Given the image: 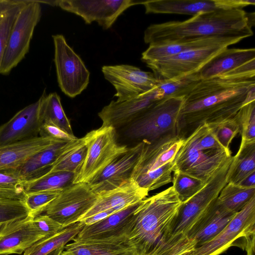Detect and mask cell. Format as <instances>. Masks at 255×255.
Here are the masks:
<instances>
[{"label": "cell", "instance_id": "cell-1", "mask_svg": "<svg viewBox=\"0 0 255 255\" xmlns=\"http://www.w3.org/2000/svg\"><path fill=\"white\" fill-rule=\"evenodd\" d=\"M255 101V59L201 79L184 97L179 126L210 124L235 116Z\"/></svg>", "mask_w": 255, "mask_h": 255}, {"label": "cell", "instance_id": "cell-2", "mask_svg": "<svg viewBox=\"0 0 255 255\" xmlns=\"http://www.w3.org/2000/svg\"><path fill=\"white\" fill-rule=\"evenodd\" d=\"M243 9L218 10L198 14L183 21H171L148 26L143 39L149 45L211 37L244 39L254 33L252 16Z\"/></svg>", "mask_w": 255, "mask_h": 255}, {"label": "cell", "instance_id": "cell-3", "mask_svg": "<svg viewBox=\"0 0 255 255\" xmlns=\"http://www.w3.org/2000/svg\"><path fill=\"white\" fill-rule=\"evenodd\" d=\"M182 204L173 186L141 202L128 237L137 255L156 249Z\"/></svg>", "mask_w": 255, "mask_h": 255}, {"label": "cell", "instance_id": "cell-4", "mask_svg": "<svg viewBox=\"0 0 255 255\" xmlns=\"http://www.w3.org/2000/svg\"><path fill=\"white\" fill-rule=\"evenodd\" d=\"M184 138L176 133L164 135L144 145L131 178L148 191L172 181L173 160Z\"/></svg>", "mask_w": 255, "mask_h": 255}, {"label": "cell", "instance_id": "cell-5", "mask_svg": "<svg viewBox=\"0 0 255 255\" xmlns=\"http://www.w3.org/2000/svg\"><path fill=\"white\" fill-rule=\"evenodd\" d=\"M231 162L217 172L198 193L182 204L161 241L149 255L164 254L182 239L213 205L227 184V174Z\"/></svg>", "mask_w": 255, "mask_h": 255}, {"label": "cell", "instance_id": "cell-6", "mask_svg": "<svg viewBox=\"0 0 255 255\" xmlns=\"http://www.w3.org/2000/svg\"><path fill=\"white\" fill-rule=\"evenodd\" d=\"M184 97H171L148 108L123 128L131 139L149 142L164 135L176 133Z\"/></svg>", "mask_w": 255, "mask_h": 255}, {"label": "cell", "instance_id": "cell-7", "mask_svg": "<svg viewBox=\"0 0 255 255\" xmlns=\"http://www.w3.org/2000/svg\"><path fill=\"white\" fill-rule=\"evenodd\" d=\"M84 137L86 155L75 174L73 184L88 183L128 149L126 145L118 143L116 129L112 127L102 126L88 132Z\"/></svg>", "mask_w": 255, "mask_h": 255}, {"label": "cell", "instance_id": "cell-8", "mask_svg": "<svg viewBox=\"0 0 255 255\" xmlns=\"http://www.w3.org/2000/svg\"><path fill=\"white\" fill-rule=\"evenodd\" d=\"M231 150L223 147L204 149L189 136L184 138L173 160V171H178L207 183L232 161Z\"/></svg>", "mask_w": 255, "mask_h": 255}, {"label": "cell", "instance_id": "cell-9", "mask_svg": "<svg viewBox=\"0 0 255 255\" xmlns=\"http://www.w3.org/2000/svg\"><path fill=\"white\" fill-rule=\"evenodd\" d=\"M40 4L39 0H28L19 13L3 54L0 74H9L28 52L35 27L41 17Z\"/></svg>", "mask_w": 255, "mask_h": 255}, {"label": "cell", "instance_id": "cell-10", "mask_svg": "<svg viewBox=\"0 0 255 255\" xmlns=\"http://www.w3.org/2000/svg\"><path fill=\"white\" fill-rule=\"evenodd\" d=\"M52 38L54 45V61L58 85L66 95L74 98L87 87L90 72L63 35H54Z\"/></svg>", "mask_w": 255, "mask_h": 255}, {"label": "cell", "instance_id": "cell-11", "mask_svg": "<svg viewBox=\"0 0 255 255\" xmlns=\"http://www.w3.org/2000/svg\"><path fill=\"white\" fill-rule=\"evenodd\" d=\"M98 194L86 183H78L62 190L42 214L64 228L80 221L96 203Z\"/></svg>", "mask_w": 255, "mask_h": 255}, {"label": "cell", "instance_id": "cell-12", "mask_svg": "<svg viewBox=\"0 0 255 255\" xmlns=\"http://www.w3.org/2000/svg\"><path fill=\"white\" fill-rule=\"evenodd\" d=\"M255 235V196L237 212L217 236L203 245L181 255H219L239 239Z\"/></svg>", "mask_w": 255, "mask_h": 255}, {"label": "cell", "instance_id": "cell-13", "mask_svg": "<svg viewBox=\"0 0 255 255\" xmlns=\"http://www.w3.org/2000/svg\"><path fill=\"white\" fill-rule=\"evenodd\" d=\"M229 46L222 44L193 49L146 64L159 80L175 79L198 71L209 60Z\"/></svg>", "mask_w": 255, "mask_h": 255}, {"label": "cell", "instance_id": "cell-14", "mask_svg": "<svg viewBox=\"0 0 255 255\" xmlns=\"http://www.w3.org/2000/svg\"><path fill=\"white\" fill-rule=\"evenodd\" d=\"M140 1L132 0H45V3L56 5L81 17L87 24L96 21L104 29L110 28L127 8Z\"/></svg>", "mask_w": 255, "mask_h": 255}, {"label": "cell", "instance_id": "cell-15", "mask_svg": "<svg viewBox=\"0 0 255 255\" xmlns=\"http://www.w3.org/2000/svg\"><path fill=\"white\" fill-rule=\"evenodd\" d=\"M102 71L105 78L114 87L116 101L120 102L135 98L156 87L159 80L153 72L127 64L105 65Z\"/></svg>", "mask_w": 255, "mask_h": 255}, {"label": "cell", "instance_id": "cell-16", "mask_svg": "<svg viewBox=\"0 0 255 255\" xmlns=\"http://www.w3.org/2000/svg\"><path fill=\"white\" fill-rule=\"evenodd\" d=\"M141 201L117 211L99 222L85 225L73 242H128V237L133 224L134 213Z\"/></svg>", "mask_w": 255, "mask_h": 255}, {"label": "cell", "instance_id": "cell-17", "mask_svg": "<svg viewBox=\"0 0 255 255\" xmlns=\"http://www.w3.org/2000/svg\"><path fill=\"white\" fill-rule=\"evenodd\" d=\"M254 0H151L140 1L145 13L190 15L255 5Z\"/></svg>", "mask_w": 255, "mask_h": 255}, {"label": "cell", "instance_id": "cell-18", "mask_svg": "<svg viewBox=\"0 0 255 255\" xmlns=\"http://www.w3.org/2000/svg\"><path fill=\"white\" fill-rule=\"evenodd\" d=\"M144 145L143 141L116 157L98 175L87 184L97 194L116 188L131 178Z\"/></svg>", "mask_w": 255, "mask_h": 255}, {"label": "cell", "instance_id": "cell-19", "mask_svg": "<svg viewBox=\"0 0 255 255\" xmlns=\"http://www.w3.org/2000/svg\"><path fill=\"white\" fill-rule=\"evenodd\" d=\"M40 98L0 126V146L39 136L43 124L40 115Z\"/></svg>", "mask_w": 255, "mask_h": 255}, {"label": "cell", "instance_id": "cell-20", "mask_svg": "<svg viewBox=\"0 0 255 255\" xmlns=\"http://www.w3.org/2000/svg\"><path fill=\"white\" fill-rule=\"evenodd\" d=\"M33 217L3 225L0 228V255H21L39 240L45 238L35 227Z\"/></svg>", "mask_w": 255, "mask_h": 255}, {"label": "cell", "instance_id": "cell-21", "mask_svg": "<svg viewBox=\"0 0 255 255\" xmlns=\"http://www.w3.org/2000/svg\"><path fill=\"white\" fill-rule=\"evenodd\" d=\"M158 102L152 89L132 99L123 101H112L98 113L102 126L116 129L123 128L148 108Z\"/></svg>", "mask_w": 255, "mask_h": 255}, {"label": "cell", "instance_id": "cell-22", "mask_svg": "<svg viewBox=\"0 0 255 255\" xmlns=\"http://www.w3.org/2000/svg\"><path fill=\"white\" fill-rule=\"evenodd\" d=\"M148 190L139 186L130 178L116 188L98 194L96 203L80 221L110 209L121 210L142 201L148 196Z\"/></svg>", "mask_w": 255, "mask_h": 255}, {"label": "cell", "instance_id": "cell-23", "mask_svg": "<svg viewBox=\"0 0 255 255\" xmlns=\"http://www.w3.org/2000/svg\"><path fill=\"white\" fill-rule=\"evenodd\" d=\"M243 39L239 37H211L149 45L142 53L141 59L146 63L181 52L212 45L227 44L230 46Z\"/></svg>", "mask_w": 255, "mask_h": 255}, {"label": "cell", "instance_id": "cell-24", "mask_svg": "<svg viewBox=\"0 0 255 255\" xmlns=\"http://www.w3.org/2000/svg\"><path fill=\"white\" fill-rule=\"evenodd\" d=\"M58 141L39 136L0 146V169L18 168L34 154Z\"/></svg>", "mask_w": 255, "mask_h": 255}, {"label": "cell", "instance_id": "cell-25", "mask_svg": "<svg viewBox=\"0 0 255 255\" xmlns=\"http://www.w3.org/2000/svg\"><path fill=\"white\" fill-rule=\"evenodd\" d=\"M255 59V49L229 48L221 50L198 71L201 79L209 78L237 68Z\"/></svg>", "mask_w": 255, "mask_h": 255}, {"label": "cell", "instance_id": "cell-26", "mask_svg": "<svg viewBox=\"0 0 255 255\" xmlns=\"http://www.w3.org/2000/svg\"><path fill=\"white\" fill-rule=\"evenodd\" d=\"M217 204L216 211L206 226L171 255H181L200 247L214 238L225 229L237 213L226 209L217 200Z\"/></svg>", "mask_w": 255, "mask_h": 255}, {"label": "cell", "instance_id": "cell-27", "mask_svg": "<svg viewBox=\"0 0 255 255\" xmlns=\"http://www.w3.org/2000/svg\"><path fill=\"white\" fill-rule=\"evenodd\" d=\"M67 142L58 141L53 144L34 154L17 168L23 180L30 181L48 173Z\"/></svg>", "mask_w": 255, "mask_h": 255}, {"label": "cell", "instance_id": "cell-28", "mask_svg": "<svg viewBox=\"0 0 255 255\" xmlns=\"http://www.w3.org/2000/svg\"><path fill=\"white\" fill-rule=\"evenodd\" d=\"M63 252L71 255H137L128 242H73L64 246Z\"/></svg>", "mask_w": 255, "mask_h": 255}, {"label": "cell", "instance_id": "cell-29", "mask_svg": "<svg viewBox=\"0 0 255 255\" xmlns=\"http://www.w3.org/2000/svg\"><path fill=\"white\" fill-rule=\"evenodd\" d=\"M86 152L84 136L67 142L48 173L63 171L76 173L84 161Z\"/></svg>", "mask_w": 255, "mask_h": 255}, {"label": "cell", "instance_id": "cell-30", "mask_svg": "<svg viewBox=\"0 0 255 255\" xmlns=\"http://www.w3.org/2000/svg\"><path fill=\"white\" fill-rule=\"evenodd\" d=\"M255 172V143L240 145L233 156L227 174V183L239 185L246 177Z\"/></svg>", "mask_w": 255, "mask_h": 255}, {"label": "cell", "instance_id": "cell-31", "mask_svg": "<svg viewBox=\"0 0 255 255\" xmlns=\"http://www.w3.org/2000/svg\"><path fill=\"white\" fill-rule=\"evenodd\" d=\"M85 224L83 221L64 228L57 234L43 238L27 249L23 255H46L51 252L64 247L77 236Z\"/></svg>", "mask_w": 255, "mask_h": 255}, {"label": "cell", "instance_id": "cell-32", "mask_svg": "<svg viewBox=\"0 0 255 255\" xmlns=\"http://www.w3.org/2000/svg\"><path fill=\"white\" fill-rule=\"evenodd\" d=\"M40 98V115L43 123L53 125L74 135L70 121L63 110L59 96L56 92L47 95L44 90Z\"/></svg>", "mask_w": 255, "mask_h": 255}, {"label": "cell", "instance_id": "cell-33", "mask_svg": "<svg viewBox=\"0 0 255 255\" xmlns=\"http://www.w3.org/2000/svg\"><path fill=\"white\" fill-rule=\"evenodd\" d=\"M28 0H0V64L15 21Z\"/></svg>", "mask_w": 255, "mask_h": 255}, {"label": "cell", "instance_id": "cell-34", "mask_svg": "<svg viewBox=\"0 0 255 255\" xmlns=\"http://www.w3.org/2000/svg\"><path fill=\"white\" fill-rule=\"evenodd\" d=\"M74 173H47L36 179L24 182L25 193L45 191H61L73 184Z\"/></svg>", "mask_w": 255, "mask_h": 255}, {"label": "cell", "instance_id": "cell-35", "mask_svg": "<svg viewBox=\"0 0 255 255\" xmlns=\"http://www.w3.org/2000/svg\"><path fill=\"white\" fill-rule=\"evenodd\" d=\"M254 196L255 187H245L227 183L221 191L217 200L226 209L237 213Z\"/></svg>", "mask_w": 255, "mask_h": 255}, {"label": "cell", "instance_id": "cell-36", "mask_svg": "<svg viewBox=\"0 0 255 255\" xmlns=\"http://www.w3.org/2000/svg\"><path fill=\"white\" fill-rule=\"evenodd\" d=\"M24 183L17 168L0 169V197L23 201Z\"/></svg>", "mask_w": 255, "mask_h": 255}, {"label": "cell", "instance_id": "cell-37", "mask_svg": "<svg viewBox=\"0 0 255 255\" xmlns=\"http://www.w3.org/2000/svg\"><path fill=\"white\" fill-rule=\"evenodd\" d=\"M172 182L175 191L183 203L198 193L207 183L178 171H173Z\"/></svg>", "mask_w": 255, "mask_h": 255}, {"label": "cell", "instance_id": "cell-38", "mask_svg": "<svg viewBox=\"0 0 255 255\" xmlns=\"http://www.w3.org/2000/svg\"><path fill=\"white\" fill-rule=\"evenodd\" d=\"M207 124L221 146L230 150V143L240 132V127L236 115L232 117Z\"/></svg>", "mask_w": 255, "mask_h": 255}, {"label": "cell", "instance_id": "cell-39", "mask_svg": "<svg viewBox=\"0 0 255 255\" xmlns=\"http://www.w3.org/2000/svg\"><path fill=\"white\" fill-rule=\"evenodd\" d=\"M241 134V145L255 143V101L243 106L236 114Z\"/></svg>", "mask_w": 255, "mask_h": 255}, {"label": "cell", "instance_id": "cell-40", "mask_svg": "<svg viewBox=\"0 0 255 255\" xmlns=\"http://www.w3.org/2000/svg\"><path fill=\"white\" fill-rule=\"evenodd\" d=\"M30 213L22 200L0 197V225L24 219Z\"/></svg>", "mask_w": 255, "mask_h": 255}, {"label": "cell", "instance_id": "cell-41", "mask_svg": "<svg viewBox=\"0 0 255 255\" xmlns=\"http://www.w3.org/2000/svg\"><path fill=\"white\" fill-rule=\"evenodd\" d=\"M61 191H45L26 193L23 201L28 209L30 215L35 217L42 214L47 206L57 196Z\"/></svg>", "mask_w": 255, "mask_h": 255}, {"label": "cell", "instance_id": "cell-42", "mask_svg": "<svg viewBox=\"0 0 255 255\" xmlns=\"http://www.w3.org/2000/svg\"><path fill=\"white\" fill-rule=\"evenodd\" d=\"M33 221L35 227L45 238L54 235L64 229L59 223L44 214L33 217Z\"/></svg>", "mask_w": 255, "mask_h": 255}, {"label": "cell", "instance_id": "cell-43", "mask_svg": "<svg viewBox=\"0 0 255 255\" xmlns=\"http://www.w3.org/2000/svg\"><path fill=\"white\" fill-rule=\"evenodd\" d=\"M39 135V136L65 142L78 138L74 134H70L56 126L45 123L41 127Z\"/></svg>", "mask_w": 255, "mask_h": 255}, {"label": "cell", "instance_id": "cell-44", "mask_svg": "<svg viewBox=\"0 0 255 255\" xmlns=\"http://www.w3.org/2000/svg\"><path fill=\"white\" fill-rule=\"evenodd\" d=\"M119 211L117 210L116 209L113 208V209H110L107 210L103 211L102 212H100L99 213H98L93 216H91L85 220L82 221L84 222L85 225H91L93 224H94L95 223H97L98 222H99L109 216L111 215V214Z\"/></svg>", "mask_w": 255, "mask_h": 255}, {"label": "cell", "instance_id": "cell-45", "mask_svg": "<svg viewBox=\"0 0 255 255\" xmlns=\"http://www.w3.org/2000/svg\"><path fill=\"white\" fill-rule=\"evenodd\" d=\"M238 185L245 187H255V172L246 177Z\"/></svg>", "mask_w": 255, "mask_h": 255}, {"label": "cell", "instance_id": "cell-46", "mask_svg": "<svg viewBox=\"0 0 255 255\" xmlns=\"http://www.w3.org/2000/svg\"><path fill=\"white\" fill-rule=\"evenodd\" d=\"M64 247L58 248L46 255H60L64 250Z\"/></svg>", "mask_w": 255, "mask_h": 255}, {"label": "cell", "instance_id": "cell-47", "mask_svg": "<svg viewBox=\"0 0 255 255\" xmlns=\"http://www.w3.org/2000/svg\"><path fill=\"white\" fill-rule=\"evenodd\" d=\"M60 255H71L69 254H67V253H66L65 252H64L63 251L61 253V254Z\"/></svg>", "mask_w": 255, "mask_h": 255}, {"label": "cell", "instance_id": "cell-48", "mask_svg": "<svg viewBox=\"0 0 255 255\" xmlns=\"http://www.w3.org/2000/svg\"><path fill=\"white\" fill-rule=\"evenodd\" d=\"M1 226H2V225H0V227H1Z\"/></svg>", "mask_w": 255, "mask_h": 255}]
</instances>
